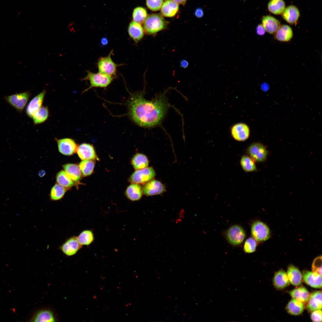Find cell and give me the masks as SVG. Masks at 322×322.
Returning a JSON list of instances; mask_svg holds the SVG:
<instances>
[{
	"mask_svg": "<svg viewBox=\"0 0 322 322\" xmlns=\"http://www.w3.org/2000/svg\"><path fill=\"white\" fill-rule=\"evenodd\" d=\"M143 91L131 94L128 101L129 115L137 124L151 127L159 124L170 106L165 92L151 100L143 97Z\"/></svg>",
	"mask_w": 322,
	"mask_h": 322,
	"instance_id": "1",
	"label": "cell"
},
{
	"mask_svg": "<svg viewBox=\"0 0 322 322\" xmlns=\"http://www.w3.org/2000/svg\"><path fill=\"white\" fill-rule=\"evenodd\" d=\"M86 75L81 80H89L90 85L83 92L93 87L106 88L110 84L115 78L99 72L95 73L89 70H86Z\"/></svg>",
	"mask_w": 322,
	"mask_h": 322,
	"instance_id": "2",
	"label": "cell"
},
{
	"mask_svg": "<svg viewBox=\"0 0 322 322\" xmlns=\"http://www.w3.org/2000/svg\"><path fill=\"white\" fill-rule=\"evenodd\" d=\"M166 26L164 18L160 15L152 14L148 16L143 22L144 32L153 35L164 29Z\"/></svg>",
	"mask_w": 322,
	"mask_h": 322,
	"instance_id": "3",
	"label": "cell"
},
{
	"mask_svg": "<svg viewBox=\"0 0 322 322\" xmlns=\"http://www.w3.org/2000/svg\"><path fill=\"white\" fill-rule=\"evenodd\" d=\"M113 53V50H112L108 56L100 58L98 60L97 66L99 72L115 77H116L117 67L120 65L115 64L112 59L111 55Z\"/></svg>",
	"mask_w": 322,
	"mask_h": 322,
	"instance_id": "4",
	"label": "cell"
},
{
	"mask_svg": "<svg viewBox=\"0 0 322 322\" xmlns=\"http://www.w3.org/2000/svg\"><path fill=\"white\" fill-rule=\"evenodd\" d=\"M251 233L253 238L257 242H262L268 240L271 235L268 226L260 221L254 222L251 226Z\"/></svg>",
	"mask_w": 322,
	"mask_h": 322,
	"instance_id": "5",
	"label": "cell"
},
{
	"mask_svg": "<svg viewBox=\"0 0 322 322\" xmlns=\"http://www.w3.org/2000/svg\"><path fill=\"white\" fill-rule=\"evenodd\" d=\"M156 175L155 172L151 167L136 170L130 177L129 181L131 183L144 184L153 179Z\"/></svg>",
	"mask_w": 322,
	"mask_h": 322,
	"instance_id": "6",
	"label": "cell"
},
{
	"mask_svg": "<svg viewBox=\"0 0 322 322\" xmlns=\"http://www.w3.org/2000/svg\"><path fill=\"white\" fill-rule=\"evenodd\" d=\"M28 91L14 94L5 96V100L19 112H21L25 107L30 97Z\"/></svg>",
	"mask_w": 322,
	"mask_h": 322,
	"instance_id": "7",
	"label": "cell"
},
{
	"mask_svg": "<svg viewBox=\"0 0 322 322\" xmlns=\"http://www.w3.org/2000/svg\"><path fill=\"white\" fill-rule=\"evenodd\" d=\"M247 153L255 161L263 162L267 159L268 152L266 146L260 143L251 144L247 148Z\"/></svg>",
	"mask_w": 322,
	"mask_h": 322,
	"instance_id": "8",
	"label": "cell"
},
{
	"mask_svg": "<svg viewBox=\"0 0 322 322\" xmlns=\"http://www.w3.org/2000/svg\"><path fill=\"white\" fill-rule=\"evenodd\" d=\"M226 236L227 240L230 244L233 245H237L243 242L246 234L242 227L239 225H235L227 230Z\"/></svg>",
	"mask_w": 322,
	"mask_h": 322,
	"instance_id": "9",
	"label": "cell"
},
{
	"mask_svg": "<svg viewBox=\"0 0 322 322\" xmlns=\"http://www.w3.org/2000/svg\"><path fill=\"white\" fill-rule=\"evenodd\" d=\"M232 137L236 140L244 141L249 137L250 130L248 126L243 123H237L232 126L230 129Z\"/></svg>",
	"mask_w": 322,
	"mask_h": 322,
	"instance_id": "10",
	"label": "cell"
},
{
	"mask_svg": "<svg viewBox=\"0 0 322 322\" xmlns=\"http://www.w3.org/2000/svg\"><path fill=\"white\" fill-rule=\"evenodd\" d=\"M82 247L77 236H73L67 239L60 246L59 249L65 255L70 256L75 254Z\"/></svg>",
	"mask_w": 322,
	"mask_h": 322,
	"instance_id": "11",
	"label": "cell"
},
{
	"mask_svg": "<svg viewBox=\"0 0 322 322\" xmlns=\"http://www.w3.org/2000/svg\"><path fill=\"white\" fill-rule=\"evenodd\" d=\"M58 149L62 154L70 156L76 152L78 146L73 139L70 138H64L56 140Z\"/></svg>",
	"mask_w": 322,
	"mask_h": 322,
	"instance_id": "12",
	"label": "cell"
},
{
	"mask_svg": "<svg viewBox=\"0 0 322 322\" xmlns=\"http://www.w3.org/2000/svg\"><path fill=\"white\" fill-rule=\"evenodd\" d=\"M142 189L143 193L147 196L160 194L165 190L164 185L161 182L154 179L144 184Z\"/></svg>",
	"mask_w": 322,
	"mask_h": 322,
	"instance_id": "13",
	"label": "cell"
},
{
	"mask_svg": "<svg viewBox=\"0 0 322 322\" xmlns=\"http://www.w3.org/2000/svg\"><path fill=\"white\" fill-rule=\"evenodd\" d=\"M76 152L82 160L98 159L93 146L90 144L84 143L80 144L78 146Z\"/></svg>",
	"mask_w": 322,
	"mask_h": 322,
	"instance_id": "14",
	"label": "cell"
},
{
	"mask_svg": "<svg viewBox=\"0 0 322 322\" xmlns=\"http://www.w3.org/2000/svg\"><path fill=\"white\" fill-rule=\"evenodd\" d=\"M46 93L44 90L34 97L27 105L26 109L27 114L30 118L42 106V104Z\"/></svg>",
	"mask_w": 322,
	"mask_h": 322,
	"instance_id": "15",
	"label": "cell"
},
{
	"mask_svg": "<svg viewBox=\"0 0 322 322\" xmlns=\"http://www.w3.org/2000/svg\"><path fill=\"white\" fill-rule=\"evenodd\" d=\"M321 275L313 271H305L303 273V280L305 283L315 288H321Z\"/></svg>",
	"mask_w": 322,
	"mask_h": 322,
	"instance_id": "16",
	"label": "cell"
},
{
	"mask_svg": "<svg viewBox=\"0 0 322 322\" xmlns=\"http://www.w3.org/2000/svg\"><path fill=\"white\" fill-rule=\"evenodd\" d=\"M33 322H51L56 321L53 312L48 309H43L37 311L30 319Z\"/></svg>",
	"mask_w": 322,
	"mask_h": 322,
	"instance_id": "17",
	"label": "cell"
},
{
	"mask_svg": "<svg viewBox=\"0 0 322 322\" xmlns=\"http://www.w3.org/2000/svg\"><path fill=\"white\" fill-rule=\"evenodd\" d=\"M129 36L136 43H138L143 37L144 31L141 25L134 21L131 22L128 28Z\"/></svg>",
	"mask_w": 322,
	"mask_h": 322,
	"instance_id": "18",
	"label": "cell"
},
{
	"mask_svg": "<svg viewBox=\"0 0 322 322\" xmlns=\"http://www.w3.org/2000/svg\"><path fill=\"white\" fill-rule=\"evenodd\" d=\"M262 23L266 31L271 34H274L281 26L279 21L270 16H263Z\"/></svg>",
	"mask_w": 322,
	"mask_h": 322,
	"instance_id": "19",
	"label": "cell"
},
{
	"mask_svg": "<svg viewBox=\"0 0 322 322\" xmlns=\"http://www.w3.org/2000/svg\"><path fill=\"white\" fill-rule=\"evenodd\" d=\"M306 308L309 311L312 312L322 309V292L316 291L310 295L307 301Z\"/></svg>",
	"mask_w": 322,
	"mask_h": 322,
	"instance_id": "20",
	"label": "cell"
},
{
	"mask_svg": "<svg viewBox=\"0 0 322 322\" xmlns=\"http://www.w3.org/2000/svg\"><path fill=\"white\" fill-rule=\"evenodd\" d=\"M274 34V38L276 40L283 42L290 41L293 36L291 28L287 25H281Z\"/></svg>",
	"mask_w": 322,
	"mask_h": 322,
	"instance_id": "21",
	"label": "cell"
},
{
	"mask_svg": "<svg viewBox=\"0 0 322 322\" xmlns=\"http://www.w3.org/2000/svg\"><path fill=\"white\" fill-rule=\"evenodd\" d=\"M282 17L288 23L293 24H295L300 16V12L298 9L293 5L289 6L285 8L282 13Z\"/></svg>",
	"mask_w": 322,
	"mask_h": 322,
	"instance_id": "22",
	"label": "cell"
},
{
	"mask_svg": "<svg viewBox=\"0 0 322 322\" xmlns=\"http://www.w3.org/2000/svg\"><path fill=\"white\" fill-rule=\"evenodd\" d=\"M178 4L172 0H165L161 8L162 15L166 17L175 16L179 10Z\"/></svg>",
	"mask_w": 322,
	"mask_h": 322,
	"instance_id": "23",
	"label": "cell"
},
{
	"mask_svg": "<svg viewBox=\"0 0 322 322\" xmlns=\"http://www.w3.org/2000/svg\"><path fill=\"white\" fill-rule=\"evenodd\" d=\"M142 187L138 184L132 183L127 188L125 194L129 200L135 201L139 200L143 195Z\"/></svg>",
	"mask_w": 322,
	"mask_h": 322,
	"instance_id": "24",
	"label": "cell"
},
{
	"mask_svg": "<svg viewBox=\"0 0 322 322\" xmlns=\"http://www.w3.org/2000/svg\"><path fill=\"white\" fill-rule=\"evenodd\" d=\"M64 171L76 183H78L82 177V174L79 165L76 164L67 163L63 165Z\"/></svg>",
	"mask_w": 322,
	"mask_h": 322,
	"instance_id": "25",
	"label": "cell"
},
{
	"mask_svg": "<svg viewBox=\"0 0 322 322\" xmlns=\"http://www.w3.org/2000/svg\"><path fill=\"white\" fill-rule=\"evenodd\" d=\"M275 287L279 290L282 289L289 286L290 282L287 274L281 270L276 272L273 280Z\"/></svg>",
	"mask_w": 322,
	"mask_h": 322,
	"instance_id": "26",
	"label": "cell"
},
{
	"mask_svg": "<svg viewBox=\"0 0 322 322\" xmlns=\"http://www.w3.org/2000/svg\"><path fill=\"white\" fill-rule=\"evenodd\" d=\"M287 274L290 282L293 285L298 286L301 284L302 274L299 270L294 266L291 265L288 267Z\"/></svg>",
	"mask_w": 322,
	"mask_h": 322,
	"instance_id": "27",
	"label": "cell"
},
{
	"mask_svg": "<svg viewBox=\"0 0 322 322\" xmlns=\"http://www.w3.org/2000/svg\"><path fill=\"white\" fill-rule=\"evenodd\" d=\"M290 294L293 299L303 303L307 302L310 295L307 290L303 287L293 289L290 292Z\"/></svg>",
	"mask_w": 322,
	"mask_h": 322,
	"instance_id": "28",
	"label": "cell"
},
{
	"mask_svg": "<svg viewBox=\"0 0 322 322\" xmlns=\"http://www.w3.org/2000/svg\"><path fill=\"white\" fill-rule=\"evenodd\" d=\"M131 163L134 169L139 170L147 167L149 161L146 155L141 153H137L132 158Z\"/></svg>",
	"mask_w": 322,
	"mask_h": 322,
	"instance_id": "29",
	"label": "cell"
},
{
	"mask_svg": "<svg viewBox=\"0 0 322 322\" xmlns=\"http://www.w3.org/2000/svg\"><path fill=\"white\" fill-rule=\"evenodd\" d=\"M286 308L287 312L290 314L298 315L303 312L304 304V303L293 299L289 302Z\"/></svg>",
	"mask_w": 322,
	"mask_h": 322,
	"instance_id": "30",
	"label": "cell"
},
{
	"mask_svg": "<svg viewBox=\"0 0 322 322\" xmlns=\"http://www.w3.org/2000/svg\"><path fill=\"white\" fill-rule=\"evenodd\" d=\"M56 178L57 183L68 189L76 183L64 170L61 171L57 173Z\"/></svg>",
	"mask_w": 322,
	"mask_h": 322,
	"instance_id": "31",
	"label": "cell"
},
{
	"mask_svg": "<svg viewBox=\"0 0 322 322\" xmlns=\"http://www.w3.org/2000/svg\"><path fill=\"white\" fill-rule=\"evenodd\" d=\"M49 116V111L47 106H42L33 115L32 118L34 124L37 125L46 121Z\"/></svg>",
	"mask_w": 322,
	"mask_h": 322,
	"instance_id": "32",
	"label": "cell"
},
{
	"mask_svg": "<svg viewBox=\"0 0 322 322\" xmlns=\"http://www.w3.org/2000/svg\"><path fill=\"white\" fill-rule=\"evenodd\" d=\"M255 161L248 155H243L240 160V163L243 170L247 172L256 171L257 168Z\"/></svg>",
	"mask_w": 322,
	"mask_h": 322,
	"instance_id": "33",
	"label": "cell"
},
{
	"mask_svg": "<svg viewBox=\"0 0 322 322\" xmlns=\"http://www.w3.org/2000/svg\"><path fill=\"white\" fill-rule=\"evenodd\" d=\"M77 237L79 243L82 246L90 245L94 239L93 233L90 230H86L82 231Z\"/></svg>",
	"mask_w": 322,
	"mask_h": 322,
	"instance_id": "34",
	"label": "cell"
},
{
	"mask_svg": "<svg viewBox=\"0 0 322 322\" xmlns=\"http://www.w3.org/2000/svg\"><path fill=\"white\" fill-rule=\"evenodd\" d=\"M68 189L64 187L58 183L55 184L51 189L50 198L51 200L56 201L60 200L64 197Z\"/></svg>",
	"mask_w": 322,
	"mask_h": 322,
	"instance_id": "35",
	"label": "cell"
},
{
	"mask_svg": "<svg viewBox=\"0 0 322 322\" xmlns=\"http://www.w3.org/2000/svg\"><path fill=\"white\" fill-rule=\"evenodd\" d=\"M285 7V3L283 0H270L268 4L269 11L275 15L282 13Z\"/></svg>",
	"mask_w": 322,
	"mask_h": 322,
	"instance_id": "36",
	"label": "cell"
},
{
	"mask_svg": "<svg viewBox=\"0 0 322 322\" xmlns=\"http://www.w3.org/2000/svg\"><path fill=\"white\" fill-rule=\"evenodd\" d=\"M94 160H83L79 165L82 176L87 177L91 175L93 172L95 166Z\"/></svg>",
	"mask_w": 322,
	"mask_h": 322,
	"instance_id": "37",
	"label": "cell"
},
{
	"mask_svg": "<svg viewBox=\"0 0 322 322\" xmlns=\"http://www.w3.org/2000/svg\"><path fill=\"white\" fill-rule=\"evenodd\" d=\"M147 16L146 9L142 7H137L134 10L132 13L133 21L142 24Z\"/></svg>",
	"mask_w": 322,
	"mask_h": 322,
	"instance_id": "38",
	"label": "cell"
},
{
	"mask_svg": "<svg viewBox=\"0 0 322 322\" xmlns=\"http://www.w3.org/2000/svg\"><path fill=\"white\" fill-rule=\"evenodd\" d=\"M257 241L253 237H249L245 241L243 247L244 251L247 253H251L256 250Z\"/></svg>",
	"mask_w": 322,
	"mask_h": 322,
	"instance_id": "39",
	"label": "cell"
},
{
	"mask_svg": "<svg viewBox=\"0 0 322 322\" xmlns=\"http://www.w3.org/2000/svg\"><path fill=\"white\" fill-rule=\"evenodd\" d=\"M163 3V0H146V4L148 7L154 11L160 9Z\"/></svg>",
	"mask_w": 322,
	"mask_h": 322,
	"instance_id": "40",
	"label": "cell"
},
{
	"mask_svg": "<svg viewBox=\"0 0 322 322\" xmlns=\"http://www.w3.org/2000/svg\"><path fill=\"white\" fill-rule=\"evenodd\" d=\"M312 271L322 275V256L317 257L314 260L312 265Z\"/></svg>",
	"mask_w": 322,
	"mask_h": 322,
	"instance_id": "41",
	"label": "cell"
},
{
	"mask_svg": "<svg viewBox=\"0 0 322 322\" xmlns=\"http://www.w3.org/2000/svg\"><path fill=\"white\" fill-rule=\"evenodd\" d=\"M311 318L313 322H321L322 311L318 310L313 311L311 314Z\"/></svg>",
	"mask_w": 322,
	"mask_h": 322,
	"instance_id": "42",
	"label": "cell"
},
{
	"mask_svg": "<svg viewBox=\"0 0 322 322\" xmlns=\"http://www.w3.org/2000/svg\"><path fill=\"white\" fill-rule=\"evenodd\" d=\"M256 33L259 35H263L264 34L266 31L262 24H258L256 28Z\"/></svg>",
	"mask_w": 322,
	"mask_h": 322,
	"instance_id": "43",
	"label": "cell"
},
{
	"mask_svg": "<svg viewBox=\"0 0 322 322\" xmlns=\"http://www.w3.org/2000/svg\"><path fill=\"white\" fill-rule=\"evenodd\" d=\"M195 15L196 17L199 18L202 17L204 15L203 10L201 8H198L195 12Z\"/></svg>",
	"mask_w": 322,
	"mask_h": 322,
	"instance_id": "44",
	"label": "cell"
},
{
	"mask_svg": "<svg viewBox=\"0 0 322 322\" xmlns=\"http://www.w3.org/2000/svg\"><path fill=\"white\" fill-rule=\"evenodd\" d=\"M188 62L185 60H181L180 63V65L181 67L185 68L188 66Z\"/></svg>",
	"mask_w": 322,
	"mask_h": 322,
	"instance_id": "45",
	"label": "cell"
},
{
	"mask_svg": "<svg viewBox=\"0 0 322 322\" xmlns=\"http://www.w3.org/2000/svg\"><path fill=\"white\" fill-rule=\"evenodd\" d=\"M178 4H184L187 0H172Z\"/></svg>",
	"mask_w": 322,
	"mask_h": 322,
	"instance_id": "46",
	"label": "cell"
},
{
	"mask_svg": "<svg viewBox=\"0 0 322 322\" xmlns=\"http://www.w3.org/2000/svg\"><path fill=\"white\" fill-rule=\"evenodd\" d=\"M102 43L103 44H106L107 43V40L105 38H103L101 40Z\"/></svg>",
	"mask_w": 322,
	"mask_h": 322,
	"instance_id": "47",
	"label": "cell"
},
{
	"mask_svg": "<svg viewBox=\"0 0 322 322\" xmlns=\"http://www.w3.org/2000/svg\"><path fill=\"white\" fill-rule=\"evenodd\" d=\"M45 174V171L43 170L41 171L39 173V175L40 177L43 176Z\"/></svg>",
	"mask_w": 322,
	"mask_h": 322,
	"instance_id": "48",
	"label": "cell"
}]
</instances>
